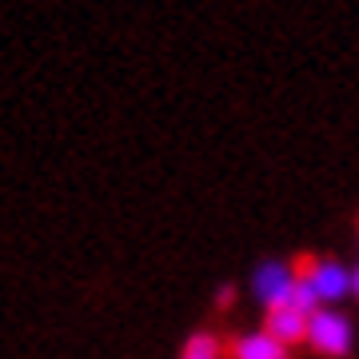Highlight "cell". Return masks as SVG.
<instances>
[{
  "mask_svg": "<svg viewBox=\"0 0 359 359\" xmlns=\"http://www.w3.org/2000/svg\"><path fill=\"white\" fill-rule=\"evenodd\" d=\"M308 347L323 359H344L355 347V327L339 308H320L308 320Z\"/></svg>",
  "mask_w": 359,
  "mask_h": 359,
  "instance_id": "6da1fadb",
  "label": "cell"
},
{
  "mask_svg": "<svg viewBox=\"0 0 359 359\" xmlns=\"http://www.w3.org/2000/svg\"><path fill=\"white\" fill-rule=\"evenodd\" d=\"M231 304H236V287H228V283H224V287L216 292V308H231Z\"/></svg>",
  "mask_w": 359,
  "mask_h": 359,
  "instance_id": "52a82bcc",
  "label": "cell"
},
{
  "mask_svg": "<svg viewBox=\"0 0 359 359\" xmlns=\"http://www.w3.org/2000/svg\"><path fill=\"white\" fill-rule=\"evenodd\" d=\"M308 320L299 308L283 304V308H271L268 320H264V332H271L283 347H295V344H308Z\"/></svg>",
  "mask_w": 359,
  "mask_h": 359,
  "instance_id": "277c9868",
  "label": "cell"
},
{
  "mask_svg": "<svg viewBox=\"0 0 359 359\" xmlns=\"http://www.w3.org/2000/svg\"><path fill=\"white\" fill-rule=\"evenodd\" d=\"M295 283H299V268L287 264V259H264V264H256V271H252V295H256L268 311L292 304Z\"/></svg>",
  "mask_w": 359,
  "mask_h": 359,
  "instance_id": "3957f363",
  "label": "cell"
},
{
  "mask_svg": "<svg viewBox=\"0 0 359 359\" xmlns=\"http://www.w3.org/2000/svg\"><path fill=\"white\" fill-rule=\"evenodd\" d=\"M292 355V347H283L280 339L264 327L256 332H240L231 339V359H287Z\"/></svg>",
  "mask_w": 359,
  "mask_h": 359,
  "instance_id": "5b68a950",
  "label": "cell"
},
{
  "mask_svg": "<svg viewBox=\"0 0 359 359\" xmlns=\"http://www.w3.org/2000/svg\"><path fill=\"white\" fill-rule=\"evenodd\" d=\"M180 359H224V347H219V339L212 332H192Z\"/></svg>",
  "mask_w": 359,
  "mask_h": 359,
  "instance_id": "8992f818",
  "label": "cell"
},
{
  "mask_svg": "<svg viewBox=\"0 0 359 359\" xmlns=\"http://www.w3.org/2000/svg\"><path fill=\"white\" fill-rule=\"evenodd\" d=\"M299 280L316 292V299H320L323 308H332L344 295H351V268H344V264L332 259V256L304 259V264H299Z\"/></svg>",
  "mask_w": 359,
  "mask_h": 359,
  "instance_id": "7a4b0ae2",
  "label": "cell"
},
{
  "mask_svg": "<svg viewBox=\"0 0 359 359\" xmlns=\"http://www.w3.org/2000/svg\"><path fill=\"white\" fill-rule=\"evenodd\" d=\"M351 295H359V264L351 268Z\"/></svg>",
  "mask_w": 359,
  "mask_h": 359,
  "instance_id": "ba28073f",
  "label": "cell"
}]
</instances>
